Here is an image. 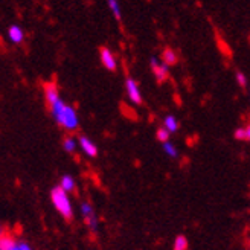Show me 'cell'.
Segmentation results:
<instances>
[{
	"label": "cell",
	"mask_w": 250,
	"mask_h": 250,
	"mask_svg": "<svg viewBox=\"0 0 250 250\" xmlns=\"http://www.w3.org/2000/svg\"><path fill=\"white\" fill-rule=\"evenodd\" d=\"M52 108V116L55 118V121L64 127L66 130H77L78 128V116H77V111H75L70 105L64 104L58 99V101L51 107Z\"/></svg>",
	"instance_id": "obj_1"
},
{
	"label": "cell",
	"mask_w": 250,
	"mask_h": 250,
	"mask_svg": "<svg viewBox=\"0 0 250 250\" xmlns=\"http://www.w3.org/2000/svg\"><path fill=\"white\" fill-rule=\"evenodd\" d=\"M107 3H108L110 11L113 12V16L116 17V20H121V8H119L118 0H107Z\"/></svg>",
	"instance_id": "obj_14"
},
{
	"label": "cell",
	"mask_w": 250,
	"mask_h": 250,
	"mask_svg": "<svg viewBox=\"0 0 250 250\" xmlns=\"http://www.w3.org/2000/svg\"><path fill=\"white\" fill-rule=\"evenodd\" d=\"M156 136H157V139L160 141V142H168V139H169V131L165 128V127H162V128H159L157 130V133H156Z\"/></svg>",
	"instance_id": "obj_17"
},
{
	"label": "cell",
	"mask_w": 250,
	"mask_h": 250,
	"mask_svg": "<svg viewBox=\"0 0 250 250\" xmlns=\"http://www.w3.org/2000/svg\"><path fill=\"white\" fill-rule=\"evenodd\" d=\"M51 198H52V203H54L55 209L60 212V214L64 217L66 220H72L73 210H72L70 200L67 197V192L61 188V185L54 188L52 192H51Z\"/></svg>",
	"instance_id": "obj_2"
},
{
	"label": "cell",
	"mask_w": 250,
	"mask_h": 250,
	"mask_svg": "<svg viewBox=\"0 0 250 250\" xmlns=\"http://www.w3.org/2000/svg\"><path fill=\"white\" fill-rule=\"evenodd\" d=\"M61 188L66 192H72L75 189V180L70 176H64V177L61 179Z\"/></svg>",
	"instance_id": "obj_13"
},
{
	"label": "cell",
	"mask_w": 250,
	"mask_h": 250,
	"mask_svg": "<svg viewBox=\"0 0 250 250\" xmlns=\"http://www.w3.org/2000/svg\"><path fill=\"white\" fill-rule=\"evenodd\" d=\"M80 146L83 148V151L87 154V156H90V157H96V154H98V148H96V145L89 139V137H85V136H81L80 137Z\"/></svg>",
	"instance_id": "obj_7"
},
{
	"label": "cell",
	"mask_w": 250,
	"mask_h": 250,
	"mask_svg": "<svg viewBox=\"0 0 250 250\" xmlns=\"http://www.w3.org/2000/svg\"><path fill=\"white\" fill-rule=\"evenodd\" d=\"M249 250H250V241H249Z\"/></svg>",
	"instance_id": "obj_23"
},
{
	"label": "cell",
	"mask_w": 250,
	"mask_h": 250,
	"mask_svg": "<svg viewBox=\"0 0 250 250\" xmlns=\"http://www.w3.org/2000/svg\"><path fill=\"white\" fill-rule=\"evenodd\" d=\"M174 250H188V240L183 235H179L174 241Z\"/></svg>",
	"instance_id": "obj_15"
},
{
	"label": "cell",
	"mask_w": 250,
	"mask_h": 250,
	"mask_svg": "<svg viewBox=\"0 0 250 250\" xmlns=\"http://www.w3.org/2000/svg\"><path fill=\"white\" fill-rule=\"evenodd\" d=\"M177 54L172 51V49L167 47L164 51V55H162V61L165 62L167 66H176L177 64Z\"/></svg>",
	"instance_id": "obj_10"
},
{
	"label": "cell",
	"mask_w": 250,
	"mask_h": 250,
	"mask_svg": "<svg viewBox=\"0 0 250 250\" xmlns=\"http://www.w3.org/2000/svg\"><path fill=\"white\" fill-rule=\"evenodd\" d=\"M81 212H83V215L87 217V215H92L93 214V209L89 203H83L81 205Z\"/></svg>",
	"instance_id": "obj_20"
},
{
	"label": "cell",
	"mask_w": 250,
	"mask_h": 250,
	"mask_svg": "<svg viewBox=\"0 0 250 250\" xmlns=\"http://www.w3.org/2000/svg\"><path fill=\"white\" fill-rule=\"evenodd\" d=\"M44 98H46V101L49 105H54L58 99H60V95H58V89H57V85L54 83H46L44 84Z\"/></svg>",
	"instance_id": "obj_6"
},
{
	"label": "cell",
	"mask_w": 250,
	"mask_h": 250,
	"mask_svg": "<svg viewBox=\"0 0 250 250\" xmlns=\"http://www.w3.org/2000/svg\"><path fill=\"white\" fill-rule=\"evenodd\" d=\"M8 37H9V40L12 43L20 44L23 42V39H24V34H23L20 26H17V24H12V26H9V29H8Z\"/></svg>",
	"instance_id": "obj_8"
},
{
	"label": "cell",
	"mask_w": 250,
	"mask_h": 250,
	"mask_svg": "<svg viewBox=\"0 0 250 250\" xmlns=\"http://www.w3.org/2000/svg\"><path fill=\"white\" fill-rule=\"evenodd\" d=\"M99 58H101L103 66L110 70V72H115L118 67V62H116V57L113 55V52L110 51L108 47H101L99 49Z\"/></svg>",
	"instance_id": "obj_4"
},
{
	"label": "cell",
	"mask_w": 250,
	"mask_h": 250,
	"mask_svg": "<svg viewBox=\"0 0 250 250\" xmlns=\"http://www.w3.org/2000/svg\"><path fill=\"white\" fill-rule=\"evenodd\" d=\"M164 127H165L169 133H176V131L179 130V122H177V119L174 118V116L168 115V116L164 119Z\"/></svg>",
	"instance_id": "obj_11"
},
{
	"label": "cell",
	"mask_w": 250,
	"mask_h": 250,
	"mask_svg": "<svg viewBox=\"0 0 250 250\" xmlns=\"http://www.w3.org/2000/svg\"><path fill=\"white\" fill-rule=\"evenodd\" d=\"M0 250H20V244L16 243V240H12L9 235H2L0 240Z\"/></svg>",
	"instance_id": "obj_9"
},
{
	"label": "cell",
	"mask_w": 250,
	"mask_h": 250,
	"mask_svg": "<svg viewBox=\"0 0 250 250\" xmlns=\"http://www.w3.org/2000/svg\"><path fill=\"white\" fill-rule=\"evenodd\" d=\"M125 87H127V95L130 98V101L134 104H142V95L139 90V85L133 78L125 80Z\"/></svg>",
	"instance_id": "obj_5"
},
{
	"label": "cell",
	"mask_w": 250,
	"mask_h": 250,
	"mask_svg": "<svg viewBox=\"0 0 250 250\" xmlns=\"http://www.w3.org/2000/svg\"><path fill=\"white\" fill-rule=\"evenodd\" d=\"M235 137H236L238 141H249V142H250V124L247 125V127L236 128Z\"/></svg>",
	"instance_id": "obj_12"
},
{
	"label": "cell",
	"mask_w": 250,
	"mask_h": 250,
	"mask_svg": "<svg viewBox=\"0 0 250 250\" xmlns=\"http://www.w3.org/2000/svg\"><path fill=\"white\" fill-rule=\"evenodd\" d=\"M20 244V250H31V247L26 243H19Z\"/></svg>",
	"instance_id": "obj_22"
},
{
	"label": "cell",
	"mask_w": 250,
	"mask_h": 250,
	"mask_svg": "<svg viewBox=\"0 0 250 250\" xmlns=\"http://www.w3.org/2000/svg\"><path fill=\"white\" fill-rule=\"evenodd\" d=\"M236 83H238L241 87H246L247 85V78H246V75L243 72H238L236 73Z\"/></svg>",
	"instance_id": "obj_21"
},
{
	"label": "cell",
	"mask_w": 250,
	"mask_h": 250,
	"mask_svg": "<svg viewBox=\"0 0 250 250\" xmlns=\"http://www.w3.org/2000/svg\"><path fill=\"white\" fill-rule=\"evenodd\" d=\"M164 151L169 156V157H177V149L171 142H165L164 144Z\"/></svg>",
	"instance_id": "obj_18"
},
{
	"label": "cell",
	"mask_w": 250,
	"mask_h": 250,
	"mask_svg": "<svg viewBox=\"0 0 250 250\" xmlns=\"http://www.w3.org/2000/svg\"><path fill=\"white\" fill-rule=\"evenodd\" d=\"M62 146H64L67 153H73L75 148H77V141H75L73 137H66L64 142H62Z\"/></svg>",
	"instance_id": "obj_16"
},
{
	"label": "cell",
	"mask_w": 250,
	"mask_h": 250,
	"mask_svg": "<svg viewBox=\"0 0 250 250\" xmlns=\"http://www.w3.org/2000/svg\"><path fill=\"white\" fill-rule=\"evenodd\" d=\"M84 220H85V224H87V226L92 228V229H96V217H95V214L84 217Z\"/></svg>",
	"instance_id": "obj_19"
},
{
	"label": "cell",
	"mask_w": 250,
	"mask_h": 250,
	"mask_svg": "<svg viewBox=\"0 0 250 250\" xmlns=\"http://www.w3.org/2000/svg\"><path fill=\"white\" fill-rule=\"evenodd\" d=\"M169 66H167L165 62H159L157 58H151V69H153V73L157 80V83H165L168 80V75H169Z\"/></svg>",
	"instance_id": "obj_3"
}]
</instances>
